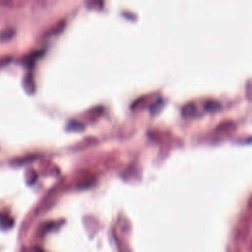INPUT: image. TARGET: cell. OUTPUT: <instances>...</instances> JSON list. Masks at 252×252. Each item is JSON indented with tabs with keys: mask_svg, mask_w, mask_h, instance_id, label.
I'll list each match as a JSON object with an SVG mask.
<instances>
[{
	"mask_svg": "<svg viewBox=\"0 0 252 252\" xmlns=\"http://www.w3.org/2000/svg\"><path fill=\"white\" fill-rule=\"evenodd\" d=\"M85 129V125L77 120H70L67 124H66V130L68 131H72V132H79Z\"/></svg>",
	"mask_w": 252,
	"mask_h": 252,
	"instance_id": "4",
	"label": "cell"
},
{
	"mask_svg": "<svg viewBox=\"0 0 252 252\" xmlns=\"http://www.w3.org/2000/svg\"><path fill=\"white\" fill-rule=\"evenodd\" d=\"M65 27V21L62 20V21H59L56 23V25H54L53 27H51L47 32H46V37H50V36H54V35H57L59 33H61L63 31V29H64Z\"/></svg>",
	"mask_w": 252,
	"mask_h": 252,
	"instance_id": "5",
	"label": "cell"
},
{
	"mask_svg": "<svg viewBox=\"0 0 252 252\" xmlns=\"http://www.w3.org/2000/svg\"><path fill=\"white\" fill-rule=\"evenodd\" d=\"M14 220L7 214H0V229L9 230L13 227Z\"/></svg>",
	"mask_w": 252,
	"mask_h": 252,
	"instance_id": "3",
	"label": "cell"
},
{
	"mask_svg": "<svg viewBox=\"0 0 252 252\" xmlns=\"http://www.w3.org/2000/svg\"><path fill=\"white\" fill-rule=\"evenodd\" d=\"M15 35V30L12 28H8L3 30L0 33V41H8Z\"/></svg>",
	"mask_w": 252,
	"mask_h": 252,
	"instance_id": "6",
	"label": "cell"
},
{
	"mask_svg": "<svg viewBox=\"0 0 252 252\" xmlns=\"http://www.w3.org/2000/svg\"><path fill=\"white\" fill-rule=\"evenodd\" d=\"M23 85L28 94H34L36 91V84L34 81V77L31 73H28L24 76Z\"/></svg>",
	"mask_w": 252,
	"mask_h": 252,
	"instance_id": "2",
	"label": "cell"
},
{
	"mask_svg": "<svg viewBox=\"0 0 252 252\" xmlns=\"http://www.w3.org/2000/svg\"><path fill=\"white\" fill-rule=\"evenodd\" d=\"M42 50H33L31 51L30 53L26 54L23 59H22V62L23 64H25L26 66H31L33 65V63L35 62V60H37V58H39L40 56H42Z\"/></svg>",
	"mask_w": 252,
	"mask_h": 252,
	"instance_id": "1",
	"label": "cell"
},
{
	"mask_svg": "<svg viewBox=\"0 0 252 252\" xmlns=\"http://www.w3.org/2000/svg\"><path fill=\"white\" fill-rule=\"evenodd\" d=\"M37 179V173L34 170H30V172H27V183L32 184Z\"/></svg>",
	"mask_w": 252,
	"mask_h": 252,
	"instance_id": "7",
	"label": "cell"
},
{
	"mask_svg": "<svg viewBox=\"0 0 252 252\" xmlns=\"http://www.w3.org/2000/svg\"><path fill=\"white\" fill-rule=\"evenodd\" d=\"M12 60L11 56H2L0 57V68H2L3 66L9 64V62Z\"/></svg>",
	"mask_w": 252,
	"mask_h": 252,
	"instance_id": "8",
	"label": "cell"
}]
</instances>
